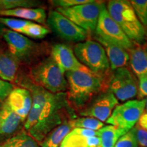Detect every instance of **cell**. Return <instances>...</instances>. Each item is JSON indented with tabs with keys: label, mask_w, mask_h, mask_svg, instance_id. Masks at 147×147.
Instances as JSON below:
<instances>
[{
	"label": "cell",
	"mask_w": 147,
	"mask_h": 147,
	"mask_svg": "<svg viewBox=\"0 0 147 147\" xmlns=\"http://www.w3.org/2000/svg\"><path fill=\"white\" fill-rule=\"evenodd\" d=\"M93 1V0H54L51 2L55 6H57V8H69L78 5L92 2Z\"/></svg>",
	"instance_id": "29"
},
{
	"label": "cell",
	"mask_w": 147,
	"mask_h": 147,
	"mask_svg": "<svg viewBox=\"0 0 147 147\" xmlns=\"http://www.w3.org/2000/svg\"><path fill=\"white\" fill-rule=\"evenodd\" d=\"M7 28L5 27V26H3L1 23H0V36H2L3 33H4L5 30Z\"/></svg>",
	"instance_id": "35"
},
{
	"label": "cell",
	"mask_w": 147,
	"mask_h": 147,
	"mask_svg": "<svg viewBox=\"0 0 147 147\" xmlns=\"http://www.w3.org/2000/svg\"><path fill=\"white\" fill-rule=\"evenodd\" d=\"M65 76L67 82L66 97L73 110L83 109L104 87L102 75L92 72L88 68L67 71Z\"/></svg>",
	"instance_id": "2"
},
{
	"label": "cell",
	"mask_w": 147,
	"mask_h": 147,
	"mask_svg": "<svg viewBox=\"0 0 147 147\" xmlns=\"http://www.w3.org/2000/svg\"><path fill=\"white\" fill-rule=\"evenodd\" d=\"M146 26H147V23H146Z\"/></svg>",
	"instance_id": "40"
},
{
	"label": "cell",
	"mask_w": 147,
	"mask_h": 147,
	"mask_svg": "<svg viewBox=\"0 0 147 147\" xmlns=\"http://www.w3.org/2000/svg\"><path fill=\"white\" fill-rule=\"evenodd\" d=\"M30 21L12 17H0V23L3 26L8 27L10 30L23 34L25 28L30 23Z\"/></svg>",
	"instance_id": "25"
},
{
	"label": "cell",
	"mask_w": 147,
	"mask_h": 147,
	"mask_svg": "<svg viewBox=\"0 0 147 147\" xmlns=\"http://www.w3.org/2000/svg\"><path fill=\"white\" fill-rule=\"evenodd\" d=\"M47 23L59 37L68 42H82L87 38L88 32L80 28L57 10H51Z\"/></svg>",
	"instance_id": "10"
},
{
	"label": "cell",
	"mask_w": 147,
	"mask_h": 147,
	"mask_svg": "<svg viewBox=\"0 0 147 147\" xmlns=\"http://www.w3.org/2000/svg\"><path fill=\"white\" fill-rule=\"evenodd\" d=\"M129 63L131 70L136 76L140 77L147 75V52L142 47L134 46L128 51Z\"/></svg>",
	"instance_id": "19"
},
{
	"label": "cell",
	"mask_w": 147,
	"mask_h": 147,
	"mask_svg": "<svg viewBox=\"0 0 147 147\" xmlns=\"http://www.w3.org/2000/svg\"><path fill=\"white\" fill-rule=\"evenodd\" d=\"M119 104V100L113 93L107 90L99 93L83 109L79 111V114L82 117H91L104 123Z\"/></svg>",
	"instance_id": "11"
},
{
	"label": "cell",
	"mask_w": 147,
	"mask_h": 147,
	"mask_svg": "<svg viewBox=\"0 0 147 147\" xmlns=\"http://www.w3.org/2000/svg\"><path fill=\"white\" fill-rule=\"evenodd\" d=\"M138 146L134 130L131 129L118 140L115 147H138Z\"/></svg>",
	"instance_id": "28"
},
{
	"label": "cell",
	"mask_w": 147,
	"mask_h": 147,
	"mask_svg": "<svg viewBox=\"0 0 147 147\" xmlns=\"http://www.w3.org/2000/svg\"><path fill=\"white\" fill-rule=\"evenodd\" d=\"M138 145L142 147H147V131L136 124L132 128Z\"/></svg>",
	"instance_id": "30"
},
{
	"label": "cell",
	"mask_w": 147,
	"mask_h": 147,
	"mask_svg": "<svg viewBox=\"0 0 147 147\" xmlns=\"http://www.w3.org/2000/svg\"><path fill=\"white\" fill-rule=\"evenodd\" d=\"M105 3L93 1L69 8H57V11L87 32H95Z\"/></svg>",
	"instance_id": "6"
},
{
	"label": "cell",
	"mask_w": 147,
	"mask_h": 147,
	"mask_svg": "<svg viewBox=\"0 0 147 147\" xmlns=\"http://www.w3.org/2000/svg\"><path fill=\"white\" fill-rule=\"evenodd\" d=\"M59 147H66V146H64V145H63V144H61V146H60Z\"/></svg>",
	"instance_id": "38"
},
{
	"label": "cell",
	"mask_w": 147,
	"mask_h": 147,
	"mask_svg": "<svg viewBox=\"0 0 147 147\" xmlns=\"http://www.w3.org/2000/svg\"><path fill=\"white\" fill-rule=\"evenodd\" d=\"M0 147H40L37 141L23 131L0 143Z\"/></svg>",
	"instance_id": "22"
},
{
	"label": "cell",
	"mask_w": 147,
	"mask_h": 147,
	"mask_svg": "<svg viewBox=\"0 0 147 147\" xmlns=\"http://www.w3.org/2000/svg\"><path fill=\"white\" fill-rule=\"evenodd\" d=\"M145 110H146V113H147V97L146 99V106H145Z\"/></svg>",
	"instance_id": "36"
},
{
	"label": "cell",
	"mask_w": 147,
	"mask_h": 147,
	"mask_svg": "<svg viewBox=\"0 0 147 147\" xmlns=\"http://www.w3.org/2000/svg\"><path fill=\"white\" fill-rule=\"evenodd\" d=\"M74 53L79 62L92 72L102 75L110 68L105 50L98 42L87 40L75 45Z\"/></svg>",
	"instance_id": "5"
},
{
	"label": "cell",
	"mask_w": 147,
	"mask_h": 147,
	"mask_svg": "<svg viewBox=\"0 0 147 147\" xmlns=\"http://www.w3.org/2000/svg\"><path fill=\"white\" fill-rule=\"evenodd\" d=\"M138 95L140 98L147 97V75L139 78Z\"/></svg>",
	"instance_id": "33"
},
{
	"label": "cell",
	"mask_w": 147,
	"mask_h": 147,
	"mask_svg": "<svg viewBox=\"0 0 147 147\" xmlns=\"http://www.w3.org/2000/svg\"><path fill=\"white\" fill-rule=\"evenodd\" d=\"M95 32V38L118 46L127 51L135 46L110 16L106 6L101 12Z\"/></svg>",
	"instance_id": "7"
},
{
	"label": "cell",
	"mask_w": 147,
	"mask_h": 147,
	"mask_svg": "<svg viewBox=\"0 0 147 147\" xmlns=\"http://www.w3.org/2000/svg\"><path fill=\"white\" fill-rule=\"evenodd\" d=\"M141 127L144 129L145 130L147 131V113H144L143 115L141 116L138 121V123Z\"/></svg>",
	"instance_id": "34"
},
{
	"label": "cell",
	"mask_w": 147,
	"mask_h": 147,
	"mask_svg": "<svg viewBox=\"0 0 147 147\" xmlns=\"http://www.w3.org/2000/svg\"><path fill=\"white\" fill-rule=\"evenodd\" d=\"M3 38L8 45L9 53L19 61L29 58L34 52L36 44L24 35L6 29Z\"/></svg>",
	"instance_id": "12"
},
{
	"label": "cell",
	"mask_w": 147,
	"mask_h": 147,
	"mask_svg": "<svg viewBox=\"0 0 147 147\" xmlns=\"http://www.w3.org/2000/svg\"><path fill=\"white\" fill-rule=\"evenodd\" d=\"M72 129L69 121H65L48 134L41 142L40 147H59L65 138Z\"/></svg>",
	"instance_id": "20"
},
{
	"label": "cell",
	"mask_w": 147,
	"mask_h": 147,
	"mask_svg": "<svg viewBox=\"0 0 147 147\" xmlns=\"http://www.w3.org/2000/svg\"><path fill=\"white\" fill-rule=\"evenodd\" d=\"M96 40L104 47L106 56L109 61L110 68H111L112 70L114 71L119 68L124 67L127 65L128 62L129 61V55L127 51L104 40L97 38Z\"/></svg>",
	"instance_id": "15"
},
{
	"label": "cell",
	"mask_w": 147,
	"mask_h": 147,
	"mask_svg": "<svg viewBox=\"0 0 147 147\" xmlns=\"http://www.w3.org/2000/svg\"><path fill=\"white\" fill-rule=\"evenodd\" d=\"M26 89L32 95V106L24 127L37 142H42L52 130L60 125L73 109L67 100L65 93H52L33 84L25 82Z\"/></svg>",
	"instance_id": "1"
},
{
	"label": "cell",
	"mask_w": 147,
	"mask_h": 147,
	"mask_svg": "<svg viewBox=\"0 0 147 147\" xmlns=\"http://www.w3.org/2000/svg\"><path fill=\"white\" fill-rule=\"evenodd\" d=\"M146 99L131 100L120 104L114 109L106 123L117 128L129 131L138 122L144 113Z\"/></svg>",
	"instance_id": "8"
},
{
	"label": "cell",
	"mask_w": 147,
	"mask_h": 147,
	"mask_svg": "<svg viewBox=\"0 0 147 147\" xmlns=\"http://www.w3.org/2000/svg\"><path fill=\"white\" fill-rule=\"evenodd\" d=\"M1 105H0V108H1Z\"/></svg>",
	"instance_id": "39"
},
{
	"label": "cell",
	"mask_w": 147,
	"mask_h": 147,
	"mask_svg": "<svg viewBox=\"0 0 147 147\" xmlns=\"http://www.w3.org/2000/svg\"><path fill=\"white\" fill-rule=\"evenodd\" d=\"M74 135H78L83 137H93L98 136L97 131H93V130L86 129L82 128H74L71 131L69 132Z\"/></svg>",
	"instance_id": "32"
},
{
	"label": "cell",
	"mask_w": 147,
	"mask_h": 147,
	"mask_svg": "<svg viewBox=\"0 0 147 147\" xmlns=\"http://www.w3.org/2000/svg\"><path fill=\"white\" fill-rule=\"evenodd\" d=\"M32 95L26 88H14L5 100V103L19 116L22 122L25 121L32 106Z\"/></svg>",
	"instance_id": "14"
},
{
	"label": "cell",
	"mask_w": 147,
	"mask_h": 147,
	"mask_svg": "<svg viewBox=\"0 0 147 147\" xmlns=\"http://www.w3.org/2000/svg\"><path fill=\"white\" fill-rule=\"evenodd\" d=\"M0 16L14 17L28 21L44 24L47 21V13L43 8H17L0 10Z\"/></svg>",
	"instance_id": "16"
},
{
	"label": "cell",
	"mask_w": 147,
	"mask_h": 147,
	"mask_svg": "<svg viewBox=\"0 0 147 147\" xmlns=\"http://www.w3.org/2000/svg\"><path fill=\"white\" fill-rule=\"evenodd\" d=\"M19 61L10 53L0 52V78L8 82H14L17 77Z\"/></svg>",
	"instance_id": "18"
},
{
	"label": "cell",
	"mask_w": 147,
	"mask_h": 147,
	"mask_svg": "<svg viewBox=\"0 0 147 147\" xmlns=\"http://www.w3.org/2000/svg\"><path fill=\"white\" fill-rule=\"evenodd\" d=\"M72 128H82L98 131L104 127V123L91 117H80L69 120Z\"/></svg>",
	"instance_id": "23"
},
{
	"label": "cell",
	"mask_w": 147,
	"mask_h": 147,
	"mask_svg": "<svg viewBox=\"0 0 147 147\" xmlns=\"http://www.w3.org/2000/svg\"><path fill=\"white\" fill-rule=\"evenodd\" d=\"M121 102L131 100L138 94L136 76L127 67L113 71L108 82V89Z\"/></svg>",
	"instance_id": "9"
},
{
	"label": "cell",
	"mask_w": 147,
	"mask_h": 147,
	"mask_svg": "<svg viewBox=\"0 0 147 147\" xmlns=\"http://www.w3.org/2000/svg\"><path fill=\"white\" fill-rule=\"evenodd\" d=\"M13 89V85L10 82L5 81L0 78V100H6Z\"/></svg>",
	"instance_id": "31"
},
{
	"label": "cell",
	"mask_w": 147,
	"mask_h": 147,
	"mask_svg": "<svg viewBox=\"0 0 147 147\" xmlns=\"http://www.w3.org/2000/svg\"><path fill=\"white\" fill-rule=\"evenodd\" d=\"M144 50H145V51H146V52H147V45H146V47H145V48H144Z\"/></svg>",
	"instance_id": "37"
},
{
	"label": "cell",
	"mask_w": 147,
	"mask_h": 147,
	"mask_svg": "<svg viewBox=\"0 0 147 147\" xmlns=\"http://www.w3.org/2000/svg\"><path fill=\"white\" fill-rule=\"evenodd\" d=\"M49 32L50 31L47 27L38 23L31 22L25 28L23 35H26L28 37L36 39H42L45 38Z\"/></svg>",
	"instance_id": "26"
},
{
	"label": "cell",
	"mask_w": 147,
	"mask_h": 147,
	"mask_svg": "<svg viewBox=\"0 0 147 147\" xmlns=\"http://www.w3.org/2000/svg\"><path fill=\"white\" fill-rule=\"evenodd\" d=\"M107 10L128 38L134 44L141 45L146 38V30L140 22L129 1L112 0L108 2Z\"/></svg>",
	"instance_id": "3"
},
{
	"label": "cell",
	"mask_w": 147,
	"mask_h": 147,
	"mask_svg": "<svg viewBox=\"0 0 147 147\" xmlns=\"http://www.w3.org/2000/svg\"><path fill=\"white\" fill-rule=\"evenodd\" d=\"M29 76L33 84L50 93H65L67 89L64 72L51 57L33 66Z\"/></svg>",
	"instance_id": "4"
},
{
	"label": "cell",
	"mask_w": 147,
	"mask_h": 147,
	"mask_svg": "<svg viewBox=\"0 0 147 147\" xmlns=\"http://www.w3.org/2000/svg\"><path fill=\"white\" fill-rule=\"evenodd\" d=\"M38 4V1L32 0H0V10L32 8Z\"/></svg>",
	"instance_id": "24"
},
{
	"label": "cell",
	"mask_w": 147,
	"mask_h": 147,
	"mask_svg": "<svg viewBox=\"0 0 147 147\" xmlns=\"http://www.w3.org/2000/svg\"><path fill=\"white\" fill-rule=\"evenodd\" d=\"M22 122L19 116L3 103L0 108V136L10 135L17 129Z\"/></svg>",
	"instance_id": "17"
},
{
	"label": "cell",
	"mask_w": 147,
	"mask_h": 147,
	"mask_svg": "<svg viewBox=\"0 0 147 147\" xmlns=\"http://www.w3.org/2000/svg\"><path fill=\"white\" fill-rule=\"evenodd\" d=\"M51 57L64 73L87 69L77 59L71 48L65 44H57L53 46Z\"/></svg>",
	"instance_id": "13"
},
{
	"label": "cell",
	"mask_w": 147,
	"mask_h": 147,
	"mask_svg": "<svg viewBox=\"0 0 147 147\" xmlns=\"http://www.w3.org/2000/svg\"><path fill=\"white\" fill-rule=\"evenodd\" d=\"M138 18L143 26L147 23V0H131L129 1Z\"/></svg>",
	"instance_id": "27"
},
{
	"label": "cell",
	"mask_w": 147,
	"mask_h": 147,
	"mask_svg": "<svg viewBox=\"0 0 147 147\" xmlns=\"http://www.w3.org/2000/svg\"><path fill=\"white\" fill-rule=\"evenodd\" d=\"M127 131L117 128L113 125L104 126L97 131L101 140L100 147H115L118 140Z\"/></svg>",
	"instance_id": "21"
}]
</instances>
